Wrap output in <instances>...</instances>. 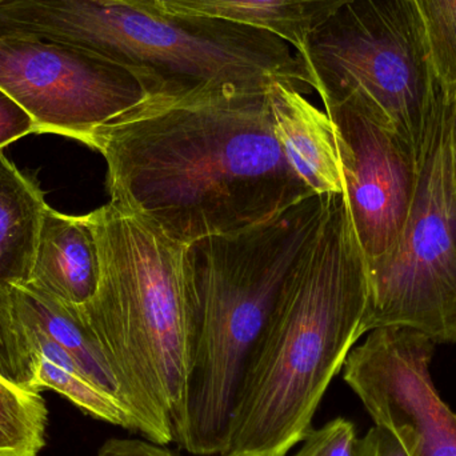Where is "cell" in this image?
I'll return each mask as SVG.
<instances>
[{
    "instance_id": "obj_1",
    "label": "cell",
    "mask_w": 456,
    "mask_h": 456,
    "mask_svg": "<svg viewBox=\"0 0 456 456\" xmlns=\"http://www.w3.org/2000/svg\"><path fill=\"white\" fill-rule=\"evenodd\" d=\"M110 200L191 244L265 224L313 197L275 136L267 88L146 96L95 128Z\"/></svg>"
},
{
    "instance_id": "obj_2",
    "label": "cell",
    "mask_w": 456,
    "mask_h": 456,
    "mask_svg": "<svg viewBox=\"0 0 456 456\" xmlns=\"http://www.w3.org/2000/svg\"><path fill=\"white\" fill-rule=\"evenodd\" d=\"M367 263L345 195L279 287L255 343L226 446L218 456H286L313 428L331 380L361 339Z\"/></svg>"
},
{
    "instance_id": "obj_3",
    "label": "cell",
    "mask_w": 456,
    "mask_h": 456,
    "mask_svg": "<svg viewBox=\"0 0 456 456\" xmlns=\"http://www.w3.org/2000/svg\"><path fill=\"white\" fill-rule=\"evenodd\" d=\"M86 218L98 247L99 283L75 307L106 356L139 436L167 446L197 331L190 246L111 200Z\"/></svg>"
},
{
    "instance_id": "obj_4",
    "label": "cell",
    "mask_w": 456,
    "mask_h": 456,
    "mask_svg": "<svg viewBox=\"0 0 456 456\" xmlns=\"http://www.w3.org/2000/svg\"><path fill=\"white\" fill-rule=\"evenodd\" d=\"M0 35L39 37L130 69L147 96L208 88L314 90L291 45L263 29L208 16L150 15L119 0H5Z\"/></svg>"
},
{
    "instance_id": "obj_5",
    "label": "cell",
    "mask_w": 456,
    "mask_h": 456,
    "mask_svg": "<svg viewBox=\"0 0 456 456\" xmlns=\"http://www.w3.org/2000/svg\"><path fill=\"white\" fill-rule=\"evenodd\" d=\"M330 194L313 195L275 218L190 246L197 287L191 369L174 442L190 454L226 446L255 343L279 287L321 226Z\"/></svg>"
},
{
    "instance_id": "obj_6",
    "label": "cell",
    "mask_w": 456,
    "mask_h": 456,
    "mask_svg": "<svg viewBox=\"0 0 456 456\" xmlns=\"http://www.w3.org/2000/svg\"><path fill=\"white\" fill-rule=\"evenodd\" d=\"M322 101L353 98L422 157L447 90L411 0H355L297 51Z\"/></svg>"
},
{
    "instance_id": "obj_7",
    "label": "cell",
    "mask_w": 456,
    "mask_h": 456,
    "mask_svg": "<svg viewBox=\"0 0 456 456\" xmlns=\"http://www.w3.org/2000/svg\"><path fill=\"white\" fill-rule=\"evenodd\" d=\"M450 128L447 93L426 139L401 240L387 256L367 263L369 303L362 335L404 326L436 345L456 346V181Z\"/></svg>"
},
{
    "instance_id": "obj_8",
    "label": "cell",
    "mask_w": 456,
    "mask_h": 456,
    "mask_svg": "<svg viewBox=\"0 0 456 456\" xmlns=\"http://www.w3.org/2000/svg\"><path fill=\"white\" fill-rule=\"evenodd\" d=\"M0 88L34 120L35 134L90 144L95 128L147 94L125 67L61 43L0 35Z\"/></svg>"
},
{
    "instance_id": "obj_9",
    "label": "cell",
    "mask_w": 456,
    "mask_h": 456,
    "mask_svg": "<svg viewBox=\"0 0 456 456\" xmlns=\"http://www.w3.org/2000/svg\"><path fill=\"white\" fill-rule=\"evenodd\" d=\"M367 334L342 370L375 425L398 433L412 456H456V414L431 379L436 343L411 327Z\"/></svg>"
},
{
    "instance_id": "obj_10",
    "label": "cell",
    "mask_w": 456,
    "mask_h": 456,
    "mask_svg": "<svg viewBox=\"0 0 456 456\" xmlns=\"http://www.w3.org/2000/svg\"><path fill=\"white\" fill-rule=\"evenodd\" d=\"M334 126L343 195L366 263L401 240L419 181L420 157L388 123L353 98L323 102Z\"/></svg>"
},
{
    "instance_id": "obj_11",
    "label": "cell",
    "mask_w": 456,
    "mask_h": 456,
    "mask_svg": "<svg viewBox=\"0 0 456 456\" xmlns=\"http://www.w3.org/2000/svg\"><path fill=\"white\" fill-rule=\"evenodd\" d=\"M268 101L276 139L297 178L314 194H342V170L329 115L289 83H271Z\"/></svg>"
},
{
    "instance_id": "obj_12",
    "label": "cell",
    "mask_w": 456,
    "mask_h": 456,
    "mask_svg": "<svg viewBox=\"0 0 456 456\" xmlns=\"http://www.w3.org/2000/svg\"><path fill=\"white\" fill-rule=\"evenodd\" d=\"M98 283V247L87 218L48 208L26 286L66 305H82L95 295Z\"/></svg>"
},
{
    "instance_id": "obj_13",
    "label": "cell",
    "mask_w": 456,
    "mask_h": 456,
    "mask_svg": "<svg viewBox=\"0 0 456 456\" xmlns=\"http://www.w3.org/2000/svg\"><path fill=\"white\" fill-rule=\"evenodd\" d=\"M355 0H158L163 13L208 16L270 32L300 51L308 37Z\"/></svg>"
},
{
    "instance_id": "obj_14",
    "label": "cell",
    "mask_w": 456,
    "mask_h": 456,
    "mask_svg": "<svg viewBox=\"0 0 456 456\" xmlns=\"http://www.w3.org/2000/svg\"><path fill=\"white\" fill-rule=\"evenodd\" d=\"M48 206L39 187L0 150V287L29 281L40 228Z\"/></svg>"
},
{
    "instance_id": "obj_15",
    "label": "cell",
    "mask_w": 456,
    "mask_h": 456,
    "mask_svg": "<svg viewBox=\"0 0 456 456\" xmlns=\"http://www.w3.org/2000/svg\"><path fill=\"white\" fill-rule=\"evenodd\" d=\"M10 292L16 313L23 323L37 327L61 346L94 385L125 406L119 383L75 305L53 299L29 286L12 287Z\"/></svg>"
},
{
    "instance_id": "obj_16",
    "label": "cell",
    "mask_w": 456,
    "mask_h": 456,
    "mask_svg": "<svg viewBox=\"0 0 456 456\" xmlns=\"http://www.w3.org/2000/svg\"><path fill=\"white\" fill-rule=\"evenodd\" d=\"M23 324L39 359L40 390L51 388L91 417L138 434L135 419L117 398L94 385L69 354L47 335Z\"/></svg>"
},
{
    "instance_id": "obj_17",
    "label": "cell",
    "mask_w": 456,
    "mask_h": 456,
    "mask_svg": "<svg viewBox=\"0 0 456 456\" xmlns=\"http://www.w3.org/2000/svg\"><path fill=\"white\" fill-rule=\"evenodd\" d=\"M47 407L40 393L0 377V456H37L45 447Z\"/></svg>"
},
{
    "instance_id": "obj_18",
    "label": "cell",
    "mask_w": 456,
    "mask_h": 456,
    "mask_svg": "<svg viewBox=\"0 0 456 456\" xmlns=\"http://www.w3.org/2000/svg\"><path fill=\"white\" fill-rule=\"evenodd\" d=\"M0 377L16 387L40 393L39 359L10 289L0 287Z\"/></svg>"
},
{
    "instance_id": "obj_19",
    "label": "cell",
    "mask_w": 456,
    "mask_h": 456,
    "mask_svg": "<svg viewBox=\"0 0 456 456\" xmlns=\"http://www.w3.org/2000/svg\"><path fill=\"white\" fill-rule=\"evenodd\" d=\"M434 66L449 93L456 91V0H411Z\"/></svg>"
},
{
    "instance_id": "obj_20",
    "label": "cell",
    "mask_w": 456,
    "mask_h": 456,
    "mask_svg": "<svg viewBox=\"0 0 456 456\" xmlns=\"http://www.w3.org/2000/svg\"><path fill=\"white\" fill-rule=\"evenodd\" d=\"M358 441L354 423L337 418L323 428H311L292 456H355Z\"/></svg>"
},
{
    "instance_id": "obj_21",
    "label": "cell",
    "mask_w": 456,
    "mask_h": 456,
    "mask_svg": "<svg viewBox=\"0 0 456 456\" xmlns=\"http://www.w3.org/2000/svg\"><path fill=\"white\" fill-rule=\"evenodd\" d=\"M28 134H35L34 120L0 88V150Z\"/></svg>"
},
{
    "instance_id": "obj_22",
    "label": "cell",
    "mask_w": 456,
    "mask_h": 456,
    "mask_svg": "<svg viewBox=\"0 0 456 456\" xmlns=\"http://www.w3.org/2000/svg\"><path fill=\"white\" fill-rule=\"evenodd\" d=\"M355 456H412L406 442L398 433L375 425L359 439Z\"/></svg>"
},
{
    "instance_id": "obj_23",
    "label": "cell",
    "mask_w": 456,
    "mask_h": 456,
    "mask_svg": "<svg viewBox=\"0 0 456 456\" xmlns=\"http://www.w3.org/2000/svg\"><path fill=\"white\" fill-rule=\"evenodd\" d=\"M98 456H179L162 444L147 439H110Z\"/></svg>"
},
{
    "instance_id": "obj_24",
    "label": "cell",
    "mask_w": 456,
    "mask_h": 456,
    "mask_svg": "<svg viewBox=\"0 0 456 456\" xmlns=\"http://www.w3.org/2000/svg\"><path fill=\"white\" fill-rule=\"evenodd\" d=\"M119 2L131 5V7L136 8V10L150 13V15H166V13H163L162 10H160L158 0H119Z\"/></svg>"
},
{
    "instance_id": "obj_25",
    "label": "cell",
    "mask_w": 456,
    "mask_h": 456,
    "mask_svg": "<svg viewBox=\"0 0 456 456\" xmlns=\"http://www.w3.org/2000/svg\"><path fill=\"white\" fill-rule=\"evenodd\" d=\"M450 94V114H452V128H450V136H452V167H454V175L456 181V91Z\"/></svg>"
},
{
    "instance_id": "obj_26",
    "label": "cell",
    "mask_w": 456,
    "mask_h": 456,
    "mask_svg": "<svg viewBox=\"0 0 456 456\" xmlns=\"http://www.w3.org/2000/svg\"><path fill=\"white\" fill-rule=\"evenodd\" d=\"M5 2V0H0V3Z\"/></svg>"
}]
</instances>
